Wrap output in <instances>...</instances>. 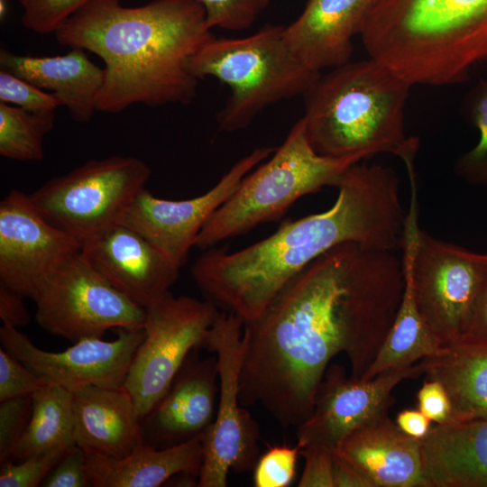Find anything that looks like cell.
<instances>
[{
  "instance_id": "obj_1",
  "label": "cell",
  "mask_w": 487,
  "mask_h": 487,
  "mask_svg": "<svg viewBox=\"0 0 487 487\" xmlns=\"http://www.w3.org/2000/svg\"><path fill=\"white\" fill-rule=\"evenodd\" d=\"M350 167L326 211L282 225L268 237L235 252L210 247L191 267L206 300L244 323L259 317L286 284L312 262L345 243L394 252L405 224L400 178L390 166Z\"/></svg>"
},
{
  "instance_id": "obj_2",
  "label": "cell",
  "mask_w": 487,
  "mask_h": 487,
  "mask_svg": "<svg viewBox=\"0 0 487 487\" xmlns=\"http://www.w3.org/2000/svg\"><path fill=\"white\" fill-rule=\"evenodd\" d=\"M55 34L60 44L104 61L97 111L110 114L134 104L190 103L198 79L188 61L213 36L197 0H153L138 7L93 0Z\"/></svg>"
},
{
  "instance_id": "obj_3",
  "label": "cell",
  "mask_w": 487,
  "mask_h": 487,
  "mask_svg": "<svg viewBox=\"0 0 487 487\" xmlns=\"http://www.w3.org/2000/svg\"><path fill=\"white\" fill-rule=\"evenodd\" d=\"M359 34L412 86L463 83L487 60V0H372Z\"/></svg>"
},
{
  "instance_id": "obj_4",
  "label": "cell",
  "mask_w": 487,
  "mask_h": 487,
  "mask_svg": "<svg viewBox=\"0 0 487 487\" xmlns=\"http://www.w3.org/2000/svg\"><path fill=\"white\" fill-rule=\"evenodd\" d=\"M411 87L371 57L334 68L305 96L302 118L310 142L326 156L386 152L405 166L415 163L419 141L405 131Z\"/></svg>"
},
{
  "instance_id": "obj_5",
  "label": "cell",
  "mask_w": 487,
  "mask_h": 487,
  "mask_svg": "<svg viewBox=\"0 0 487 487\" xmlns=\"http://www.w3.org/2000/svg\"><path fill=\"white\" fill-rule=\"evenodd\" d=\"M285 26L268 25L242 38L207 40L188 61L197 78H215L230 88L217 115L221 130L248 126L267 106L306 96L320 71L303 62L288 45Z\"/></svg>"
},
{
  "instance_id": "obj_6",
  "label": "cell",
  "mask_w": 487,
  "mask_h": 487,
  "mask_svg": "<svg viewBox=\"0 0 487 487\" xmlns=\"http://www.w3.org/2000/svg\"><path fill=\"white\" fill-rule=\"evenodd\" d=\"M370 157L364 152L341 157L318 153L301 117L271 158L242 179L202 228L195 246L206 250L280 218L299 198L325 187L337 188L350 167Z\"/></svg>"
},
{
  "instance_id": "obj_7",
  "label": "cell",
  "mask_w": 487,
  "mask_h": 487,
  "mask_svg": "<svg viewBox=\"0 0 487 487\" xmlns=\"http://www.w3.org/2000/svg\"><path fill=\"white\" fill-rule=\"evenodd\" d=\"M409 179L411 194L402 233L401 263L410 274L421 317L444 345L468 333L487 279V253L471 252L421 230L416 177Z\"/></svg>"
},
{
  "instance_id": "obj_8",
  "label": "cell",
  "mask_w": 487,
  "mask_h": 487,
  "mask_svg": "<svg viewBox=\"0 0 487 487\" xmlns=\"http://www.w3.org/2000/svg\"><path fill=\"white\" fill-rule=\"evenodd\" d=\"M150 176L142 160L110 156L52 178L29 197L48 222L83 244L120 223Z\"/></svg>"
},
{
  "instance_id": "obj_9",
  "label": "cell",
  "mask_w": 487,
  "mask_h": 487,
  "mask_svg": "<svg viewBox=\"0 0 487 487\" xmlns=\"http://www.w3.org/2000/svg\"><path fill=\"white\" fill-rule=\"evenodd\" d=\"M243 331L239 317L219 310L204 342L203 347L216 357L219 395L215 419L204 437L198 487H225L230 471L253 470L260 457L258 425L239 399Z\"/></svg>"
},
{
  "instance_id": "obj_10",
  "label": "cell",
  "mask_w": 487,
  "mask_h": 487,
  "mask_svg": "<svg viewBox=\"0 0 487 487\" xmlns=\"http://www.w3.org/2000/svg\"><path fill=\"white\" fill-rule=\"evenodd\" d=\"M33 301L46 332L71 343L115 328H143L145 308L115 289L80 250L43 284Z\"/></svg>"
},
{
  "instance_id": "obj_11",
  "label": "cell",
  "mask_w": 487,
  "mask_h": 487,
  "mask_svg": "<svg viewBox=\"0 0 487 487\" xmlns=\"http://www.w3.org/2000/svg\"><path fill=\"white\" fill-rule=\"evenodd\" d=\"M145 311V335L124 384L141 420L167 391L188 354L203 347L219 309L206 299L169 291Z\"/></svg>"
},
{
  "instance_id": "obj_12",
  "label": "cell",
  "mask_w": 487,
  "mask_h": 487,
  "mask_svg": "<svg viewBox=\"0 0 487 487\" xmlns=\"http://www.w3.org/2000/svg\"><path fill=\"white\" fill-rule=\"evenodd\" d=\"M274 151L266 146L255 148L238 160L211 188L192 198H160L144 188L127 207L120 223L138 232L180 268L205 225L242 179Z\"/></svg>"
},
{
  "instance_id": "obj_13",
  "label": "cell",
  "mask_w": 487,
  "mask_h": 487,
  "mask_svg": "<svg viewBox=\"0 0 487 487\" xmlns=\"http://www.w3.org/2000/svg\"><path fill=\"white\" fill-rule=\"evenodd\" d=\"M82 244L48 222L29 194L11 190L0 202V283L34 299Z\"/></svg>"
},
{
  "instance_id": "obj_14",
  "label": "cell",
  "mask_w": 487,
  "mask_h": 487,
  "mask_svg": "<svg viewBox=\"0 0 487 487\" xmlns=\"http://www.w3.org/2000/svg\"><path fill=\"white\" fill-rule=\"evenodd\" d=\"M114 330L115 340L84 338L55 353L39 348L18 328L3 325L0 343L7 353L49 383L70 391L89 385L121 388L145 332L143 328Z\"/></svg>"
},
{
  "instance_id": "obj_15",
  "label": "cell",
  "mask_w": 487,
  "mask_h": 487,
  "mask_svg": "<svg viewBox=\"0 0 487 487\" xmlns=\"http://www.w3.org/2000/svg\"><path fill=\"white\" fill-rule=\"evenodd\" d=\"M422 374L420 362L366 381L347 378L338 365L327 368L310 416L296 427L297 445L334 451L352 432L388 414L400 381Z\"/></svg>"
},
{
  "instance_id": "obj_16",
  "label": "cell",
  "mask_w": 487,
  "mask_h": 487,
  "mask_svg": "<svg viewBox=\"0 0 487 487\" xmlns=\"http://www.w3.org/2000/svg\"><path fill=\"white\" fill-rule=\"evenodd\" d=\"M193 349L167 391L141 420L142 444L166 448L205 434L218 401L216 355L200 358Z\"/></svg>"
},
{
  "instance_id": "obj_17",
  "label": "cell",
  "mask_w": 487,
  "mask_h": 487,
  "mask_svg": "<svg viewBox=\"0 0 487 487\" xmlns=\"http://www.w3.org/2000/svg\"><path fill=\"white\" fill-rule=\"evenodd\" d=\"M81 250L115 289L143 308L165 296L179 276V268L121 223L85 242Z\"/></svg>"
},
{
  "instance_id": "obj_18",
  "label": "cell",
  "mask_w": 487,
  "mask_h": 487,
  "mask_svg": "<svg viewBox=\"0 0 487 487\" xmlns=\"http://www.w3.org/2000/svg\"><path fill=\"white\" fill-rule=\"evenodd\" d=\"M420 442L403 433L385 414L352 432L334 451L371 487H426Z\"/></svg>"
},
{
  "instance_id": "obj_19",
  "label": "cell",
  "mask_w": 487,
  "mask_h": 487,
  "mask_svg": "<svg viewBox=\"0 0 487 487\" xmlns=\"http://www.w3.org/2000/svg\"><path fill=\"white\" fill-rule=\"evenodd\" d=\"M372 0H308L284 28L288 45L308 67L320 71L350 61L353 38L360 32Z\"/></svg>"
},
{
  "instance_id": "obj_20",
  "label": "cell",
  "mask_w": 487,
  "mask_h": 487,
  "mask_svg": "<svg viewBox=\"0 0 487 487\" xmlns=\"http://www.w3.org/2000/svg\"><path fill=\"white\" fill-rule=\"evenodd\" d=\"M72 392L74 443L85 452L118 458L142 444L141 418L124 387L89 385Z\"/></svg>"
},
{
  "instance_id": "obj_21",
  "label": "cell",
  "mask_w": 487,
  "mask_h": 487,
  "mask_svg": "<svg viewBox=\"0 0 487 487\" xmlns=\"http://www.w3.org/2000/svg\"><path fill=\"white\" fill-rule=\"evenodd\" d=\"M420 458L426 487H487V418L436 424Z\"/></svg>"
},
{
  "instance_id": "obj_22",
  "label": "cell",
  "mask_w": 487,
  "mask_h": 487,
  "mask_svg": "<svg viewBox=\"0 0 487 487\" xmlns=\"http://www.w3.org/2000/svg\"><path fill=\"white\" fill-rule=\"evenodd\" d=\"M1 69L32 85L51 90L78 123L89 121L104 84V69L93 63L82 49L71 48L64 55H17L0 51Z\"/></svg>"
},
{
  "instance_id": "obj_23",
  "label": "cell",
  "mask_w": 487,
  "mask_h": 487,
  "mask_svg": "<svg viewBox=\"0 0 487 487\" xmlns=\"http://www.w3.org/2000/svg\"><path fill=\"white\" fill-rule=\"evenodd\" d=\"M205 434L166 448L142 444L118 458L86 452L91 487H158L179 473L199 478Z\"/></svg>"
},
{
  "instance_id": "obj_24",
  "label": "cell",
  "mask_w": 487,
  "mask_h": 487,
  "mask_svg": "<svg viewBox=\"0 0 487 487\" xmlns=\"http://www.w3.org/2000/svg\"><path fill=\"white\" fill-rule=\"evenodd\" d=\"M420 363L427 380L446 389L450 421L487 418V336L466 334Z\"/></svg>"
},
{
  "instance_id": "obj_25",
  "label": "cell",
  "mask_w": 487,
  "mask_h": 487,
  "mask_svg": "<svg viewBox=\"0 0 487 487\" xmlns=\"http://www.w3.org/2000/svg\"><path fill=\"white\" fill-rule=\"evenodd\" d=\"M402 271L404 288L395 319L361 380H371L383 372L412 365L441 346L418 311L409 271L403 266Z\"/></svg>"
},
{
  "instance_id": "obj_26",
  "label": "cell",
  "mask_w": 487,
  "mask_h": 487,
  "mask_svg": "<svg viewBox=\"0 0 487 487\" xmlns=\"http://www.w3.org/2000/svg\"><path fill=\"white\" fill-rule=\"evenodd\" d=\"M73 392L47 383L32 395V413L11 460L74 444Z\"/></svg>"
},
{
  "instance_id": "obj_27",
  "label": "cell",
  "mask_w": 487,
  "mask_h": 487,
  "mask_svg": "<svg viewBox=\"0 0 487 487\" xmlns=\"http://www.w3.org/2000/svg\"><path fill=\"white\" fill-rule=\"evenodd\" d=\"M54 122L55 112L31 113L0 102V154L15 161H41L43 139Z\"/></svg>"
},
{
  "instance_id": "obj_28",
  "label": "cell",
  "mask_w": 487,
  "mask_h": 487,
  "mask_svg": "<svg viewBox=\"0 0 487 487\" xmlns=\"http://www.w3.org/2000/svg\"><path fill=\"white\" fill-rule=\"evenodd\" d=\"M464 105L467 118L479 132V139L457 159L455 171L467 183L487 187V80H479L470 89Z\"/></svg>"
},
{
  "instance_id": "obj_29",
  "label": "cell",
  "mask_w": 487,
  "mask_h": 487,
  "mask_svg": "<svg viewBox=\"0 0 487 487\" xmlns=\"http://www.w3.org/2000/svg\"><path fill=\"white\" fill-rule=\"evenodd\" d=\"M209 29L242 31L250 28L272 0H197Z\"/></svg>"
},
{
  "instance_id": "obj_30",
  "label": "cell",
  "mask_w": 487,
  "mask_h": 487,
  "mask_svg": "<svg viewBox=\"0 0 487 487\" xmlns=\"http://www.w3.org/2000/svg\"><path fill=\"white\" fill-rule=\"evenodd\" d=\"M69 447L60 446L37 453L19 460L17 464L11 459L1 463L0 487L41 486Z\"/></svg>"
},
{
  "instance_id": "obj_31",
  "label": "cell",
  "mask_w": 487,
  "mask_h": 487,
  "mask_svg": "<svg viewBox=\"0 0 487 487\" xmlns=\"http://www.w3.org/2000/svg\"><path fill=\"white\" fill-rule=\"evenodd\" d=\"M93 0H19L23 26L36 33L56 32L74 14Z\"/></svg>"
},
{
  "instance_id": "obj_32",
  "label": "cell",
  "mask_w": 487,
  "mask_h": 487,
  "mask_svg": "<svg viewBox=\"0 0 487 487\" xmlns=\"http://www.w3.org/2000/svg\"><path fill=\"white\" fill-rule=\"evenodd\" d=\"M300 447L274 446L259 457L253 468L255 487H287L295 475Z\"/></svg>"
},
{
  "instance_id": "obj_33",
  "label": "cell",
  "mask_w": 487,
  "mask_h": 487,
  "mask_svg": "<svg viewBox=\"0 0 487 487\" xmlns=\"http://www.w3.org/2000/svg\"><path fill=\"white\" fill-rule=\"evenodd\" d=\"M0 101L31 113L55 112L62 106L54 93H47L5 70H0Z\"/></svg>"
},
{
  "instance_id": "obj_34",
  "label": "cell",
  "mask_w": 487,
  "mask_h": 487,
  "mask_svg": "<svg viewBox=\"0 0 487 487\" xmlns=\"http://www.w3.org/2000/svg\"><path fill=\"white\" fill-rule=\"evenodd\" d=\"M48 381L0 348V401L32 396Z\"/></svg>"
},
{
  "instance_id": "obj_35",
  "label": "cell",
  "mask_w": 487,
  "mask_h": 487,
  "mask_svg": "<svg viewBox=\"0 0 487 487\" xmlns=\"http://www.w3.org/2000/svg\"><path fill=\"white\" fill-rule=\"evenodd\" d=\"M32 413V396L0 401V463L9 460Z\"/></svg>"
},
{
  "instance_id": "obj_36",
  "label": "cell",
  "mask_w": 487,
  "mask_h": 487,
  "mask_svg": "<svg viewBox=\"0 0 487 487\" xmlns=\"http://www.w3.org/2000/svg\"><path fill=\"white\" fill-rule=\"evenodd\" d=\"M41 486L87 487L91 486L87 471V454L75 443L69 446Z\"/></svg>"
},
{
  "instance_id": "obj_37",
  "label": "cell",
  "mask_w": 487,
  "mask_h": 487,
  "mask_svg": "<svg viewBox=\"0 0 487 487\" xmlns=\"http://www.w3.org/2000/svg\"><path fill=\"white\" fill-rule=\"evenodd\" d=\"M300 455L305 459V464L299 487H334V451L309 446L300 449Z\"/></svg>"
},
{
  "instance_id": "obj_38",
  "label": "cell",
  "mask_w": 487,
  "mask_h": 487,
  "mask_svg": "<svg viewBox=\"0 0 487 487\" xmlns=\"http://www.w3.org/2000/svg\"><path fill=\"white\" fill-rule=\"evenodd\" d=\"M418 409L436 424L451 420L452 407L444 386L434 380H426L418 392Z\"/></svg>"
},
{
  "instance_id": "obj_39",
  "label": "cell",
  "mask_w": 487,
  "mask_h": 487,
  "mask_svg": "<svg viewBox=\"0 0 487 487\" xmlns=\"http://www.w3.org/2000/svg\"><path fill=\"white\" fill-rule=\"evenodd\" d=\"M22 295L0 283V319L5 326L15 328L29 324L31 316Z\"/></svg>"
},
{
  "instance_id": "obj_40",
  "label": "cell",
  "mask_w": 487,
  "mask_h": 487,
  "mask_svg": "<svg viewBox=\"0 0 487 487\" xmlns=\"http://www.w3.org/2000/svg\"><path fill=\"white\" fill-rule=\"evenodd\" d=\"M431 420L419 409H403L396 418V424L406 435L421 439L431 428Z\"/></svg>"
},
{
  "instance_id": "obj_41",
  "label": "cell",
  "mask_w": 487,
  "mask_h": 487,
  "mask_svg": "<svg viewBox=\"0 0 487 487\" xmlns=\"http://www.w3.org/2000/svg\"><path fill=\"white\" fill-rule=\"evenodd\" d=\"M334 487H371L369 482L349 463L337 455L333 456Z\"/></svg>"
},
{
  "instance_id": "obj_42",
  "label": "cell",
  "mask_w": 487,
  "mask_h": 487,
  "mask_svg": "<svg viewBox=\"0 0 487 487\" xmlns=\"http://www.w3.org/2000/svg\"><path fill=\"white\" fill-rule=\"evenodd\" d=\"M467 334L487 336V279L477 300Z\"/></svg>"
},
{
  "instance_id": "obj_43",
  "label": "cell",
  "mask_w": 487,
  "mask_h": 487,
  "mask_svg": "<svg viewBox=\"0 0 487 487\" xmlns=\"http://www.w3.org/2000/svg\"><path fill=\"white\" fill-rule=\"evenodd\" d=\"M7 13V3L6 0H0V17L5 19Z\"/></svg>"
}]
</instances>
